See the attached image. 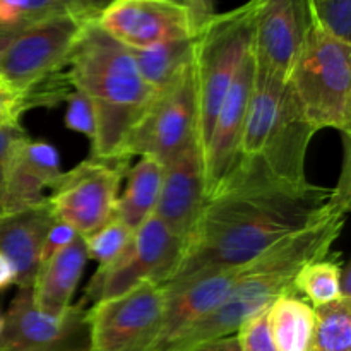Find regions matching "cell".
Segmentation results:
<instances>
[{"label": "cell", "instance_id": "6da1fadb", "mask_svg": "<svg viewBox=\"0 0 351 351\" xmlns=\"http://www.w3.org/2000/svg\"><path fill=\"white\" fill-rule=\"evenodd\" d=\"M329 197L331 189L287 184L257 161H239L219 191L206 199L177 267L161 287L173 290L206 274L247 266L283 239L338 211L328 204Z\"/></svg>", "mask_w": 351, "mask_h": 351}, {"label": "cell", "instance_id": "7a4b0ae2", "mask_svg": "<svg viewBox=\"0 0 351 351\" xmlns=\"http://www.w3.org/2000/svg\"><path fill=\"white\" fill-rule=\"evenodd\" d=\"M75 89L91 99L96 112V137L91 158L127 161L123 149L154 93L141 77L132 50L91 21L67 58Z\"/></svg>", "mask_w": 351, "mask_h": 351}, {"label": "cell", "instance_id": "3957f363", "mask_svg": "<svg viewBox=\"0 0 351 351\" xmlns=\"http://www.w3.org/2000/svg\"><path fill=\"white\" fill-rule=\"evenodd\" d=\"M345 221V213H328L317 223L287 237L243 266L242 276L228 297L189 329L170 351H191L202 343L235 335L247 319L266 312L283 295L295 293L293 280L300 267L328 257Z\"/></svg>", "mask_w": 351, "mask_h": 351}, {"label": "cell", "instance_id": "277c9868", "mask_svg": "<svg viewBox=\"0 0 351 351\" xmlns=\"http://www.w3.org/2000/svg\"><path fill=\"white\" fill-rule=\"evenodd\" d=\"M290 88L314 132L351 127V47L311 23L290 75Z\"/></svg>", "mask_w": 351, "mask_h": 351}, {"label": "cell", "instance_id": "5b68a950", "mask_svg": "<svg viewBox=\"0 0 351 351\" xmlns=\"http://www.w3.org/2000/svg\"><path fill=\"white\" fill-rule=\"evenodd\" d=\"M254 0H249L230 12L215 14L194 36L197 141L202 156L226 91L254 48Z\"/></svg>", "mask_w": 351, "mask_h": 351}, {"label": "cell", "instance_id": "8992f818", "mask_svg": "<svg viewBox=\"0 0 351 351\" xmlns=\"http://www.w3.org/2000/svg\"><path fill=\"white\" fill-rule=\"evenodd\" d=\"M197 141L194 62L163 91L156 93L130 132L123 158L151 156L167 165Z\"/></svg>", "mask_w": 351, "mask_h": 351}, {"label": "cell", "instance_id": "52a82bcc", "mask_svg": "<svg viewBox=\"0 0 351 351\" xmlns=\"http://www.w3.org/2000/svg\"><path fill=\"white\" fill-rule=\"evenodd\" d=\"M185 242L168 232L156 215L134 232L130 245L113 264L98 267L89 281L82 302L108 300L132 290L144 281L161 285L173 273L180 261Z\"/></svg>", "mask_w": 351, "mask_h": 351}, {"label": "cell", "instance_id": "ba28073f", "mask_svg": "<svg viewBox=\"0 0 351 351\" xmlns=\"http://www.w3.org/2000/svg\"><path fill=\"white\" fill-rule=\"evenodd\" d=\"M168 295L144 281L132 290L93 304L86 311L89 351H144L156 335Z\"/></svg>", "mask_w": 351, "mask_h": 351}, {"label": "cell", "instance_id": "9c48e42d", "mask_svg": "<svg viewBox=\"0 0 351 351\" xmlns=\"http://www.w3.org/2000/svg\"><path fill=\"white\" fill-rule=\"evenodd\" d=\"M95 19L98 17L62 14L9 36H0V77L23 91L43 75L67 67L75 41Z\"/></svg>", "mask_w": 351, "mask_h": 351}, {"label": "cell", "instance_id": "30bf717a", "mask_svg": "<svg viewBox=\"0 0 351 351\" xmlns=\"http://www.w3.org/2000/svg\"><path fill=\"white\" fill-rule=\"evenodd\" d=\"M127 170V161L89 158L62 173L48 197L55 218L71 225L81 237L91 235L117 215L119 191Z\"/></svg>", "mask_w": 351, "mask_h": 351}, {"label": "cell", "instance_id": "8fae6325", "mask_svg": "<svg viewBox=\"0 0 351 351\" xmlns=\"http://www.w3.org/2000/svg\"><path fill=\"white\" fill-rule=\"evenodd\" d=\"M96 23L130 50L195 36L191 14L180 0H110Z\"/></svg>", "mask_w": 351, "mask_h": 351}, {"label": "cell", "instance_id": "7c38bea8", "mask_svg": "<svg viewBox=\"0 0 351 351\" xmlns=\"http://www.w3.org/2000/svg\"><path fill=\"white\" fill-rule=\"evenodd\" d=\"M86 304H72L65 314L41 312L31 288H19L3 315L0 351H58L88 339Z\"/></svg>", "mask_w": 351, "mask_h": 351}, {"label": "cell", "instance_id": "4fadbf2b", "mask_svg": "<svg viewBox=\"0 0 351 351\" xmlns=\"http://www.w3.org/2000/svg\"><path fill=\"white\" fill-rule=\"evenodd\" d=\"M254 57L290 81L311 27L307 0H254Z\"/></svg>", "mask_w": 351, "mask_h": 351}, {"label": "cell", "instance_id": "5bb4252c", "mask_svg": "<svg viewBox=\"0 0 351 351\" xmlns=\"http://www.w3.org/2000/svg\"><path fill=\"white\" fill-rule=\"evenodd\" d=\"M254 74H256V57H254L252 48L242 60L226 91L221 108L216 115L209 143L204 149L206 199L219 191L233 168L237 167L247 106H249V98L252 93Z\"/></svg>", "mask_w": 351, "mask_h": 351}, {"label": "cell", "instance_id": "9a60e30c", "mask_svg": "<svg viewBox=\"0 0 351 351\" xmlns=\"http://www.w3.org/2000/svg\"><path fill=\"white\" fill-rule=\"evenodd\" d=\"M204 204V156L199 141H194L165 165L163 184L154 215L171 235L187 242Z\"/></svg>", "mask_w": 351, "mask_h": 351}, {"label": "cell", "instance_id": "2e32d148", "mask_svg": "<svg viewBox=\"0 0 351 351\" xmlns=\"http://www.w3.org/2000/svg\"><path fill=\"white\" fill-rule=\"evenodd\" d=\"M243 267L206 276L167 290L168 300L156 335L144 351H170L199 321L211 314L232 291Z\"/></svg>", "mask_w": 351, "mask_h": 351}, {"label": "cell", "instance_id": "e0dca14e", "mask_svg": "<svg viewBox=\"0 0 351 351\" xmlns=\"http://www.w3.org/2000/svg\"><path fill=\"white\" fill-rule=\"evenodd\" d=\"M60 177V156L53 144L33 141L27 134L19 137L7 163L3 215L43 202L45 189H53Z\"/></svg>", "mask_w": 351, "mask_h": 351}, {"label": "cell", "instance_id": "ac0fdd59", "mask_svg": "<svg viewBox=\"0 0 351 351\" xmlns=\"http://www.w3.org/2000/svg\"><path fill=\"white\" fill-rule=\"evenodd\" d=\"M53 221L48 197L36 206L0 216V252L16 269V287H33L41 266L45 240Z\"/></svg>", "mask_w": 351, "mask_h": 351}, {"label": "cell", "instance_id": "d6986e66", "mask_svg": "<svg viewBox=\"0 0 351 351\" xmlns=\"http://www.w3.org/2000/svg\"><path fill=\"white\" fill-rule=\"evenodd\" d=\"M88 259L84 237L77 235L41 264L31 287L34 304L41 312L62 315L72 307V298Z\"/></svg>", "mask_w": 351, "mask_h": 351}, {"label": "cell", "instance_id": "ffe728a7", "mask_svg": "<svg viewBox=\"0 0 351 351\" xmlns=\"http://www.w3.org/2000/svg\"><path fill=\"white\" fill-rule=\"evenodd\" d=\"M165 165L151 156H143L139 163L125 173V187L117 202V216L136 232L154 215L163 184Z\"/></svg>", "mask_w": 351, "mask_h": 351}, {"label": "cell", "instance_id": "44dd1931", "mask_svg": "<svg viewBox=\"0 0 351 351\" xmlns=\"http://www.w3.org/2000/svg\"><path fill=\"white\" fill-rule=\"evenodd\" d=\"M266 314L278 351H312L315 311L307 300L297 293H287Z\"/></svg>", "mask_w": 351, "mask_h": 351}, {"label": "cell", "instance_id": "7402d4cb", "mask_svg": "<svg viewBox=\"0 0 351 351\" xmlns=\"http://www.w3.org/2000/svg\"><path fill=\"white\" fill-rule=\"evenodd\" d=\"M110 0H0V36L23 31L62 14L98 17Z\"/></svg>", "mask_w": 351, "mask_h": 351}, {"label": "cell", "instance_id": "603a6c76", "mask_svg": "<svg viewBox=\"0 0 351 351\" xmlns=\"http://www.w3.org/2000/svg\"><path fill=\"white\" fill-rule=\"evenodd\" d=\"M137 71L153 93L163 91L177 81L194 62V38L167 41L144 50H132Z\"/></svg>", "mask_w": 351, "mask_h": 351}, {"label": "cell", "instance_id": "cb8c5ba5", "mask_svg": "<svg viewBox=\"0 0 351 351\" xmlns=\"http://www.w3.org/2000/svg\"><path fill=\"white\" fill-rule=\"evenodd\" d=\"M293 290L314 308L341 300V264L328 257L307 263L295 276Z\"/></svg>", "mask_w": 351, "mask_h": 351}, {"label": "cell", "instance_id": "d4e9b609", "mask_svg": "<svg viewBox=\"0 0 351 351\" xmlns=\"http://www.w3.org/2000/svg\"><path fill=\"white\" fill-rule=\"evenodd\" d=\"M312 351H351V300L317 307Z\"/></svg>", "mask_w": 351, "mask_h": 351}, {"label": "cell", "instance_id": "484cf974", "mask_svg": "<svg viewBox=\"0 0 351 351\" xmlns=\"http://www.w3.org/2000/svg\"><path fill=\"white\" fill-rule=\"evenodd\" d=\"M132 235V230L115 215L91 235L84 237L88 257L96 261L99 267L110 266L125 252L127 247L130 245Z\"/></svg>", "mask_w": 351, "mask_h": 351}, {"label": "cell", "instance_id": "4316f807", "mask_svg": "<svg viewBox=\"0 0 351 351\" xmlns=\"http://www.w3.org/2000/svg\"><path fill=\"white\" fill-rule=\"evenodd\" d=\"M74 89L75 88L72 84L69 71L60 69V71L50 72V74L43 75L38 81L31 82L27 88L21 91L24 112L36 108V106H48V108H51V106L65 101Z\"/></svg>", "mask_w": 351, "mask_h": 351}, {"label": "cell", "instance_id": "83f0119b", "mask_svg": "<svg viewBox=\"0 0 351 351\" xmlns=\"http://www.w3.org/2000/svg\"><path fill=\"white\" fill-rule=\"evenodd\" d=\"M311 21L338 40L351 41V0H307Z\"/></svg>", "mask_w": 351, "mask_h": 351}, {"label": "cell", "instance_id": "f1b7e54d", "mask_svg": "<svg viewBox=\"0 0 351 351\" xmlns=\"http://www.w3.org/2000/svg\"><path fill=\"white\" fill-rule=\"evenodd\" d=\"M65 101H67V110H65L64 119L65 127H67L69 130L82 134V136L88 137L89 141L95 139L96 112L91 99H89L82 91L74 89Z\"/></svg>", "mask_w": 351, "mask_h": 351}, {"label": "cell", "instance_id": "f546056e", "mask_svg": "<svg viewBox=\"0 0 351 351\" xmlns=\"http://www.w3.org/2000/svg\"><path fill=\"white\" fill-rule=\"evenodd\" d=\"M266 312H261V314L247 319L237 329L235 336L240 351H278L273 341V335H271Z\"/></svg>", "mask_w": 351, "mask_h": 351}, {"label": "cell", "instance_id": "4dcf8cb0", "mask_svg": "<svg viewBox=\"0 0 351 351\" xmlns=\"http://www.w3.org/2000/svg\"><path fill=\"white\" fill-rule=\"evenodd\" d=\"M23 136H26V130L21 127V123L0 127V216L3 215V202H5V178L9 154L14 143Z\"/></svg>", "mask_w": 351, "mask_h": 351}, {"label": "cell", "instance_id": "1f68e13d", "mask_svg": "<svg viewBox=\"0 0 351 351\" xmlns=\"http://www.w3.org/2000/svg\"><path fill=\"white\" fill-rule=\"evenodd\" d=\"M23 113L24 105L21 91L0 77V127L19 123Z\"/></svg>", "mask_w": 351, "mask_h": 351}, {"label": "cell", "instance_id": "d6a6232c", "mask_svg": "<svg viewBox=\"0 0 351 351\" xmlns=\"http://www.w3.org/2000/svg\"><path fill=\"white\" fill-rule=\"evenodd\" d=\"M77 235L79 233L75 232L71 225L55 218L53 225H51L50 232H48L47 235V240H45L43 254H41V264H43L48 257L53 256L55 252H58V250L64 249L65 245H69Z\"/></svg>", "mask_w": 351, "mask_h": 351}, {"label": "cell", "instance_id": "836d02e7", "mask_svg": "<svg viewBox=\"0 0 351 351\" xmlns=\"http://www.w3.org/2000/svg\"><path fill=\"white\" fill-rule=\"evenodd\" d=\"M180 2L187 7L189 14H191L195 33H197V31L216 14V0H180Z\"/></svg>", "mask_w": 351, "mask_h": 351}, {"label": "cell", "instance_id": "e575fe53", "mask_svg": "<svg viewBox=\"0 0 351 351\" xmlns=\"http://www.w3.org/2000/svg\"><path fill=\"white\" fill-rule=\"evenodd\" d=\"M191 351H240L239 341H237V336H225V338L215 339V341L202 343V345L195 346Z\"/></svg>", "mask_w": 351, "mask_h": 351}, {"label": "cell", "instance_id": "d590c367", "mask_svg": "<svg viewBox=\"0 0 351 351\" xmlns=\"http://www.w3.org/2000/svg\"><path fill=\"white\" fill-rule=\"evenodd\" d=\"M16 285V269L12 263L0 252V291Z\"/></svg>", "mask_w": 351, "mask_h": 351}, {"label": "cell", "instance_id": "8d00e7d4", "mask_svg": "<svg viewBox=\"0 0 351 351\" xmlns=\"http://www.w3.org/2000/svg\"><path fill=\"white\" fill-rule=\"evenodd\" d=\"M350 264L345 263L341 266V295L343 298H350L351 300V283H350Z\"/></svg>", "mask_w": 351, "mask_h": 351}, {"label": "cell", "instance_id": "74e56055", "mask_svg": "<svg viewBox=\"0 0 351 351\" xmlns=\"http://www.w3.org/2000/svg\"><path fill=\"white\" fill-rule=\"evenodd\" d=\"M58 351H89V338L82 339V341L75 343V345H71V346H67V348L58 350Z\"/></svg>", "mask_w": 351, "mask_h": 351}, {"label": "cell", "instance_id": "f35d334b", "mask_svg": "<svg viewBox=\"0 0 351 351\" xmlns=\"http://www.w3.org/2000/svg\"><path fill=\"white\" fill-rule=\"evenodd\" d=\"M2 328H3V315L0 314V331H2Z\"/></svg>", "mask_w": 351, "mask_h": 351}]
</instances>
